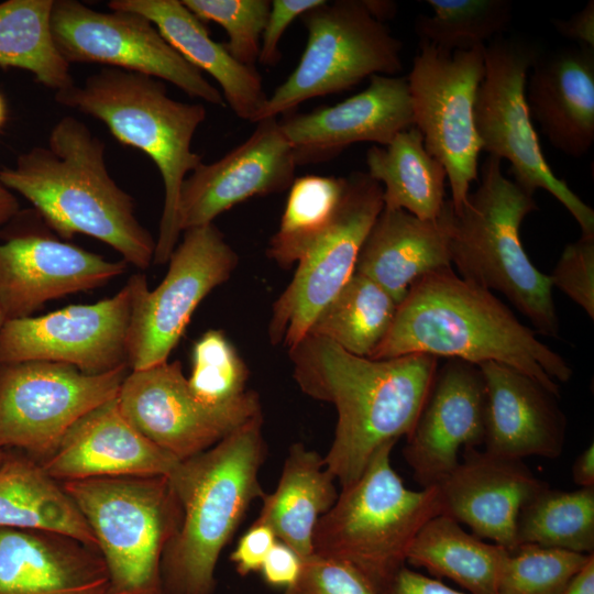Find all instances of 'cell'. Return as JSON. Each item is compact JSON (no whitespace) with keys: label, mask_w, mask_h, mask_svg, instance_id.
<instances>
[{"label":"cell","mask_w":594,"mask_h":594,"mask_svg":"<svg viewBox=\"0 0 594 594\" xmlns=\"http://www.w3.org/2000/svg\"><path fill=\"white\" fill-rule=\"evenodd\" d=\"M288 351L299 388L336 407L334 437L323 460L341 488L361 476L383 444L409 435L438 369L433 355L373 360L309 333Z\"/></svg>","instance_id":"obj_1"},{"label":"cell","mask_w":594,"mask_h":594,"mask_svg":"<svg viewBox=\"0 0 594 594\" xmlns=\"http://www.w3.org/2000/svg\"><path fill=\"white\" fill-rule=\"evenodd\" d=\"M454 358L479 365L494 361L532 377L560 397L556 382L573 371L539 341L492 292L459 277L452 267L417 279L397 306L392 327L370 359L408 354Z\"/></svg>","instance_id":"obj_2"},{"label":"cell","mask_w":594,"mask_h":594,"mask_svg":"<svg viewBox=\"0 0 594 594\" xmlns=\"http://www.w3.org/2000/svg\"><path fill=\"white\" fill-rule=\"evenodd\" d=\"M0 182L29 200L61 238H96L140 270L153 262L155 240L138 220L133 198L110 176L105 143L75 117L59 119L46 145L2 167Z\"/></svg>","instance_id":"obj_3"},{"label":"cell","mask_w":594,"mask_h":594,"mask_svg":"<svg viewBox=\"0 0 594 594\" xmlns=\"http://www.w3.org/2000/svg\"><path fill=\"white\" fill-rule=\"evenodd\" d=\"M263 415L211 448L179 461L167 476L180 520L161 562L163 594H213L216 569L251 504L265 492Z\"/></svg>","instance_id":"obj_4"},{"label":"cell","mask_w":594,"mask_h":594,"mask_svg":"<svg viewBox=\"0 0 594 594\" xmlns=\"http://www.w3.org/2000/svg\"><path fill=\"white\" fill-rule=\"evenodd\" d=\"M55 101L103 122L122 144L144 152L157 166L164 185V205L153 262L165 264L177 246L179 195L187 174L201 163L191 142L206 119L201 103L177 101L156 78L102 67L55 92Z\"/></svg>","instance_id":"obj_5"},{"label":"cell","mask_w":594,"mask_h":594,"mask_svg":"<svg viewBox=\"0 0 594 594\" xmlns=\"http://www.w3.org/2000/svg\"><path fill=\"white\" fill-rule=\"evenodd\" d=\"M537 209L534 195L503 174L501 158L488 155L476 190L459 213L452 207L449 251L461 278L503 294L538 333L557 337L550 277L530 262L520 241L522 220Z\"/></svg>","instance_id":"obj_6"},{"label":"cell","mask_w":594,"mask_h":594,"mask_svg":"<svg viewBox=\"0 0 594 594\" xmlns=\"http://www.w3.org/2000/svg\"><path fill=\"white\" fill-rule=\"evenodd\" d=\"M395 444H383L361 476L342 488L312 539V553L350 564L378 594L405 566L420 529L442 514L438 486L413 491L394 471Z\"/></svg>","instance_id":"obj_7"},{"label":"cell","mask_w":594,"mask_h":594,"mask_svg":"<svg viewBox=\"0 0 594 594\" xmlns=\"http://www.w3.org/2000/svg\"><path fill=\"white\" fill-rule=\"evenodd\" d=\"M109 579L108 594H163L161 562L180 520L167 476L65 481Z\"/></svg>","instance_id":"obj_8"},{"label":"cell","mask_w":594,"mask_h":594,"mask_svg":"<svg viewBox=\"0 0 594 594\" xmlns=\"http://www.w3.org/2000/svg\"><path fill=\"white\" fill-rule=\"evenodd\" d=\"M540 50L520 37L493 38L484 47L485 74L474 121L482 151L508 161L513 180L534 195L549 191L575 219L582 237L594 235V211L548 165L526 100L529 72Z\"/></svg>","instance_id":"obj_9"},{"label":"cell","mask_w":594,"mask_h":594,"mask_svg":"<svg viewBox=\"0 0 594 594\" xmlns=\"http://www.w3.org/2000/svg\"><path fill=\"white\" fill-rule=\"evenodd\" d=\"M300 18L308 33L300 61L267 98L258 121L351 89L366 77L402 72V42L370 13L364 0L326 1Z\"/></svg>","instance_id":"obj_10"},{"label":"cell","mask_w":594,"mask_h":594,"mask_svg":"<svg viewBox=\"0 0 594 594\" xmlns=\"http://www.w3.org/2000/svg\"><path fill=\"white\" fill-rule=\"evenodd\" d=\"M484 47L448 52L420 41L407 77L414 127L446 169L455 213L461 211L471 183L479 180L482 146L474 107L485 74Z\"/></svg>","instance_id":"obj_11"},{"label":"cell","mask_w":594,"mask_h":594,"mask_svg":"<svg viewBox=\"0 0 594 594\" xmlns=\"http://www.w3.org/2000/svg\"><path fill=\"white\" fill-rule=\"evenodd\" d=\"M166 276L150 290L146 277L134 274L133 302L127 334V361L132 371L167 362L200 301L229 279L239 258L213 224L184 231Z\"/></svg>","instance_id":"obj_12"},{"label":"cell","mask_w":594,"mask_h":594,"mask_svg":"<svg viewBox=\"0 0 594 594\" xmlns=\"http://www.w3.org/2000/svg\"><path fill=\"white\" fill-rule=\"evenodd\" d=\"M129 369L87 374L58 362L0 363V448L44 461L78 419L117 397Z\"/></svg>","instance_id":"obj_13"},{"label":"cell","mask_w":594,"mask_h":594,"mask_svg":"<svg viewBox=\"0 0 594 594\" xmlns=\"http://www.w3.org/2000/svg\"><path fill=\"white\" fill-rule=\"evenodd\" d=\"M51 28L55 46L69 65L100 63L143 74L168 81L190 97L226 107L222 94L141 14L101 12L77 0H54Z\"/></svg>","instance_id":"obj_14"},{"label":"cell","mask_w":594,"mask_h":594,"mask_svg":"<svg viewBox=\"0 0 594 594\" xmlns=\"http://www.w3.org/2000/svg\"><path fill=\"white\" fill-rule=\"evenodd\" d=\"M384 207L383 187L366 172H352L337 215L298 261L293 279L275 300L270 341L288 349L309 331L317 315L355 271L361 246Z\"/></svg>","instance_id":"obj_15"},{"label":"cell","mask_w":594,"mask_h":594,"mask_svg":"<svg viewBox=\"0 0 594 594\" xmlns=\"http://www.w3.org/2000/svg\"><path fill=\"white\" fill-rule=\"evenodd\" d=\"M117 403L139 432L178 461L206 451L262 414L253 391L228 408L204 406L191 394L179 361L128 373Z\"/></svg>","instance_id":"obj_16"},{"label":"cell","mask_w":594,"mask_h":594,"mask_svg":"<svg viewBox=\"0 0 594 594\" xmlns=\"http://www.w3.org/2000/svg\"><path fill=\"white\" fill-rule=\"evenodd\" d=\"M132 302L129 279L110 298L7 320L0 331V363L58 362L87 374H102L128 364Z\"/></svg>","instance_id":"obj_17"},{"label":"cell","mask_w":594,"mask_h":594,"mask_svg":"<svg viewBox=\"0 0 594 594\" xmlns=\"http://www.w3.org/2000/svg\"><path fill=\"white\" fill-rule=\"evenodd\" d=\"M296 166L278 118L258 121L242 144L213 163H201L186 177L178 204L180 231L212 223L222 212L252 197L288 189Z\"/></svg>","instance_id":"obj_18"},{"label":"cell","mask_w":594,"mask_h":594,"mask_svg":"<svg viewBox=\"0 0 594 594\" xmlns=\"http://www.w3.org/2000/svg\"><path fill=\"white\" fill-rule=\"evenodd\" d=\"M485 385L480 367L449 358L435 374L403 455L424 487L438 486L459 464L461 448L484 439Z\"/></svg>","instance_id":"obj_19"},{"label":"cell","mask_w":594,"mask_h":594,"mask_svg":"<svg viewBox=\"0 0 594 594\" xmlns=\"http://www.w3.org/2000/svg\"><path fill=\"white\" fill-rule=\"evenodd\" d=\"M127 266L43 232L15 233L0 243V310L6 321L30 317L48 300L107 284Z\"/></svg>","instance_id":"obj_20"},{"label":"cell","mask_w":594,"mask_h":594,"mask_svg":"<svg viewBox=\"0 0 594 594\" xmlns=\"http://www.w3.org/2000/svg\"><path fill=\"white\" fill-rule=\"evenodd\" d=\"M279 125L297 166L331 160L356 142L386 146L414 125L407 77L373 75L361 92L308 113L284 114Z\"/></svg>","instance_id":"obj_21"},{"label":"cell","mask_w":594,"mask_h":594,"mask_svg":"<svg viewBox=\"0 0 594 594\" xmlns=\"http://www.w3.org/2000/svg\"><path fill=\"white\" fill-rule=\"evenodd\" d=\"M548 484L522 460L463 449L462 460L438 485L442 514L469 526L473 535L514 549L521 507Z\"/></svg>","instance_id":"obj_22"},{"label":"cell","mask_w":594,"mask_h":594,"mask_svg":"<svg viewBox=\"0 0 594 594\" xmlns=\"http://www.w3.org/2000/svg\"><path fill=\"white\" fill-rule=\"evenodd\" d=\"M485 385V451L497 457L557 459L566 433L558 396L525 373L494 361L477 365Z\"/></svg>","instance_id":"obj_23"},{"label":"cell","mask_w":594,"mask_h":594,"mask_svg":"<svg viewBox=\"0 0 594 594\" xmlns=\"http://www.w3.org/2000/svg\"><path fill=\"white\" fill-rule=\"evenodd\" d=\"M178 462L124 418L116 397L78 419L40 463L51 477L65 482L168 476Z\"/></svg>","instance_id":"obj_24"},{"label":"cell","mask_w":594,"mask_h":594,"mask_svg":"<svg viewBox=\"0 0 594 594\" xmlns=\"http://www.w3.org/2000/svg\"><path fill=\"white\" fill-rule=\"evenodd\" d=\"M526 100L553 147L572 157L585 155L594 143V48L540 53L527 78Z\"/></svg>","instance_id":"obj_25"},{"label":"cell","mask_w":594,"mask_h":594,"mask_svg":"<svg viewBox=\"0 0 594 594\" xmlns=\"http://www.w3.org/2000/svg\"><path fill=\"white\" fill-rule=\"evenodd\" d=\"M96 549L54 532L0 528V594H108Z\"/></svg>","instance_id":"obj_26"},{"label":"cell","mask_w":594,"mask_h":594,"mask_svg":"<svg viewBox=\"0 0 594 594\" xmlns=\"http://www.w3.org/2000/svg\"><path fill=\"white\" fill-rule=\"evenodd\" d=\"M447 199L440 216L422 220L403 209L383 207L358 255L355 271L380 285L397 305L420 277L451 267Z\"/></svg>","instance_id":"obj_27"},{"label":"cell","mask_w":594,"mask_h":594,"mask_svg":"<svg viewBox=\"0 0 594 594\" xmlns=\"http://www.w3.org/2000/svg\"><path fill=\"white\" fill-rule=\"evenodd\" d=\"M108 7L148 19L190 65L217 80L226 105L240 119L258 122L268 98L260 73L238 62L224 43L212 40L205 23L182 0H112Z\"/></svg>","instance_id":"obj_28"},{"label":"cell","mask_w":594,"mask_h":594,"mask_svg":"<svg viewBox=\"0 0 594 594\" xmlns=\"http://www.w3.org/2000/svg\"><path fill=\"white\" fill-rule=\"evenodd\" d=\"M337 480L323 457L302 443L288 450L276 488L265 493L256 522L268 526L278 541L302 559L312 554L316 526L338 498Z\"/></svg>","instance_id":"obj_29"},{"label":"cell","mask_w":594,"mask_h":594,"mask_svg":"<svg viewBox=\"0 0 594 594\" xmlns=\"http://www.w3.org/2000/svg\"><path fill=\"white\" fill-rule=\"evenodd\" d=\"M0 528L54 532L97 550V541L74 501L29 455L6 453L0 463Z\"/></svg>","instance_id":"obj_30"},{"label":"cell","mask_w":594,"mask_h":594,"mask_svg":"<svg viewBox=\"0 0 594 594\" xmlns=\"http://www.w3.org/2000/svg\"><path fill=\"white\" fill-rule=\"evenodd\" d=\"M366 166L370 177L383 187L385 208L403 209L422 220L440 216L447 173L427 151L416 127L400 131L386 146H371Z\"/></svg>","instance_id":"obj_31"},{"label":"cell","mask_w":594,"mask_h":594,"mask_svg":"<svg viewBox=\"0 0 594 594\" xmlns=\"http://www.w3.org/2000/svg\"><path fill=\"white\" fill-rule=\"evenodd\" d=\"M508 549L466 532L448 515L431 518L416 536L407 562L447 578L470 594H497Z\"/></svg>","instance_id":"obj_32"},{"label":"cell","mask_w":594,"mask_h":594,"mask_svg":"<svg viewBox=\"0 0 594 594\" xmlns=\"http://www.w3.org/2000/svg\"><path fill=\"white\" fill-rule=\"evenodd\" d=\"M54 0L0 2V67L30 72L59 91L75 85L69 64L57 51L51 28Z\"/></svg>","instance_id":"obj_33"},{"label":"cell","mask_w":594,"mask_h":594,"mask_svg":"<svg viewBox=\"0 0 594 594\" xmlns=\"http://www.w3.org/2000/svg\"><path fill=\"white\" fill-rule=\"evenodd\" d=\"M397 306L380 285L354 272L317 315L308 333L324 338L354 355L370 358L387 336Z\"/></svg>","instance_id":"obj_34"},{"label":"cell","mask_w":594,"mask_h":594,"mask_svg":"<svg viewBox=\"0 0 594 594\" xmlns=\"http://www.w3.org/2000/svg\"><path fill=\"white\" fill-rule=\"evenodd\" d=\"M516 543H531L572 552L594 551V487L538 492L520 509Z\"/></svg>","instance_id":"obj_35"},{"label":"cell","mask_w":594,"mask_h":594,"mask_svg":"<svg viewBox=\"0 0 594 594\" xmlns=\"http://www.w3.org/2000/svg\"><path fill=\"white\" fill-rule=\"evenodd\" d=\"M346 186V177L307 175L289 187L278 230L267 255L282 267H290L334 219Z\"/></svg>","instance_id":"obj_36"},{"label":"cell","mask_w":594,"mask_h":594,"mask_svg":"<svg viewBox=\"0 0 594 594\" xmlns=\"http://www.w3.org/2000/svg\"><path fill=\"white\" fill-rule=\"evenodd\" d=\"M432 14H420L415 32L420 41L454 52L486 45L502 35L513 16L509 0H427Z\"/></svg>","instance_id":"obj_37"},{"label":"cell","mask_w":594,"mask_h":594,"mask_svg":"<svg viewBox=\"0 0 594 594\" xmlns=\"http://www.w3.org/2000/svg\"><path fill=\"white\" fill-rule=\"evenodd\" d=\"M248 377L244 361L222 331L208 330L195 342L187 383L200 404L212 409L235 405L249 392Z\"/></svg>","instance_id":"obj_38"},{"label":"cell","mask_w":594,"mask_h":594,"mask_svg":"<svg viewBox=\"0 0 594 594\" xmlns=\"http://www.w3.org/2000/svg\"><path fill=\"white\" fill-rule=\"evenodd\" d=\"M590 556L531 543L518 544L508 550L497 594H560Z\"/></svg>","instance_id":"obj_39"},{"label":"cell","mask_w":594,"mask_h":594,"mask_svg":"<svg viewBox=\"0 0 594 594\" xmlns=\"http://www.w3.org/2000/svg\"><path fill=\"white\" fill-rule=\"evenodd\" d=\"M204 23L221 25L229 37L228 52L240 63L258 61L262 33L271 10L270 0H182Z\"/></svg>","instance_id":"obj_40"},{"label":"cell","mask_w":594,"mask_h":594,"mask_svg":"<svg viewBox=\"0 0 594 594\" xmlns=\"http://www.w3.org/2000/svg\"><path fill=\"white\" fill-rule=\"evenodd\" d=\"M284 594H378L353 566L312 553L302 559L298 579Z\"/></svg>","instance_id":"obj_41"},{"label":"cell","mask_w":594,"mask_h":594,"mask_svg":"<svg viewBox=\"0 0 594 594\" xmlns=\"http://www.w3.org/2000/svg\"><path fill=\"white\" fill-rule=\"evenodd\" d=\"M557 287L594 318V235L569 243L549 275Z\"/></svg>","instance_id":"obj_42"},{"label":"cell","mask_w":594,"mask_h":594,"mask_svg":"<svg viewBox=\"0 0 594 594\" xmlns=\"http://www.w3.org/2000/svg\"><path fill=\"white\" fill-rule=\"evenodd\" d=\"M326 0H273L262 33L258 62L275 66L280 59L279 42L285 30L305 12L323 4Z\"/></svg>","instance_id":"obj_43"},{"label":"cell","mask_w":594,"mask_h":594,"mask_svg":"<svg viewBox=\"0 0 594 594\" xmlns=\"http://www.w3.org/2000/svg\"><path fill=\"white\" fill-rule=\"evenodd\" d=\"M276 541L277 538L268 526L254 521L239 539L230 556L235 571L241 576L260 572L265 558Z\"/></svg>","instance_id":"obj_44"},{"label":"cell","mask_w":594,"mask_h":594,"mask_svg":"<svg viewBox=\"0 0 594 594\" xmlns=\"http://www.w3.org/2000/svg\"><path fill=\"white\" fill-rule=\"evenodd\" d=\"M302 558L287 544L276 541L260 570L266 584L287 588L298 579Z\"/></svg>","instance_id":"obj_45"},{"label":"cell","mask_w":594,"mask_h":594,"mask_svg":"<svg viewBox=\"0 0 594 594\" xmlns=\"http://www.w3.org/2000/svg\"><path fill=\"white\" fill-rule=\"evenodd\" d=\"M382 594H465L403 566Z\"/></svg>","instance_id":"obj_46"},{"label":"cell","mask_w":594,"mask_h":594,"mask_svg":"<svg viewBox=\"0 0 594 594\" xmlns=\"http://www.w3.org/2000/svg\"><path fill=\"white\" fill-rule=\"evenodd\" d=\"M556 31L583 45L594 48V1L588 0L585 7L569 19H553L551 21Z\"/></svg>","instance_id":"obj_47"},{"label":"cell","mask_w":594,"mask_h":594,"mask_svg":"<svg viewBox=\"0 0 594 594\" xmlns=\"http://www.w3.org/2000/svg\"><path fill=\"white\" fill-rule=\"evenodd\" d=\"M572 479L580 487H594V444L593 442L575 459Z\"/></svg>","instance_id":"obj_48"},{"label":"cell","mask_w":594,"mask_h":594,"mask_svg":"<svg viewBox=\"0 0 594 594\" xmlns=\"http://www.w3.org/2000/svg\"><path fill=\"white\" fill-rule=\"evenodd\" d=\"M560 594H594V554L590 556Z\"/></svg>","instance_id":"obj_49"},{"label":"cell","mask_w":594,"mask_h":594,"mask_svg":"<svg viewBox=\"0 0 594 594\" xmlns=\"http://www.w3.org/2000/svg\"><path fill=\"white\" fill-rule=\"evenodd\" d=\"M19 213V202L13 193L0 182V226L11 221Z\"/></svg>","instance_id":"obj_50"},{"label":"cell","mask_w":594,"mask_h":594,"mask_svg":"<svg viewBox=\"0 0 594 594\" xmlns=\"http://www.w3.org/2000/svg\"><path fill=\"white\" fill-rule=\"evenodd\" d=\"M370 13L378 21L393 18L396 14V3L393 1L364 0Z\"/></svg>","instance_id":"obj_51"},{"label":"cell","mask_w":594,"mask_h":594,"mask_svg":"<svg viewBox=\"0 0 594 594\" xmlns=\"http://www.w3.org/2000/svg\"><path fill=\"white\" fill-rule=\"evenodd\" d=\"M7 120V105L3 96L0 94V129Z\"/></svg>","instance_id":"obj_52"},{"label":"cell","mask_w":594,"mask_h":594,"mask_svg":"<svg viewBox=\"0 0 594 594\" xmlns=\"http://www.w3.org/2000/svg\"><path fill=\"white\" fill-rule=\"evenodd\" d=\"M4 322H6V319H4V317H3V315H2V312L0 310V331H1V328L3 327Z\"/></svg>","instance_id":"obj_53"},{"label":"cell","mask_w":594,"mask_h":594,"mask_svg":"<svg viewBox=\"0 0 594 594\" xmlns=\"http://www.w3.org/2000/svg\"><path fill=\"white\" fill-rule=\"evenodd\" d=\"M4 455H6L4 450L0 448V463L2 462Z\"/></svg>","instance_id":"obj_54"}]
</instances>
